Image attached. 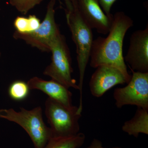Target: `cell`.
Masks as SVG:
<instances>
[{
  "label": "cell",
  "instance_id": "cell-15",
  "mask_svg": "<svg viewBox=\"0 0 148 148\" xmlns=\"http://www.w3.org/2000/svg\"><path fill=\"white\" fill-rule=\"evenodd\" d=\"M43 0H10V3L20 13L23 14L27 13L39 4Z\"/></svg>",
  "mask_w": 148,
  "mask_h": 148
},
{
  "label": "cell",
  "instance_id": "cell-3",
  "mask_svg": "<svg viewBox=\"0 0 148 148\" xmlns=\"http://www.w3.org/2000/svg\"><path fill=\"white\" fill-rule=\"evenodd\" d=\"M42 112L40 106L30 110L21 108L18 112L12 108L1 109L0 118L21 126L28 133L35 148H44L53 135L44 121Z\"/></svg>",
  "mask_w": 148,
  "mask_h": 148
},
{
  "label": "cell",
  "instance_id": "cell-18",
  "mask_svg": "<svg viewBox=\"0 0 148 148\" xmlns=\"http://www.w3.org/2000/svg\"><path fill=\"white\" fill-rule=\"evenodd\" d=\"M28 18L30 23V27H29L30 32L29 33H30L34 32L38 29L40 27L41 22H40L39 18L35 15H29Z\"/></svg>",
  "mask_w": 148,
  "mask_h": 148
},
{
  "label": "cell",
  "instance_id": "cell-6",
  "mask_svg": "<svg viewBox=\"0 0 148 148\" xmlns=\"http://www.w3.org/2000/svg\"><path fill=\"white\" fill-rule=\"evenodd\" d=\"M56 0H50L44 19L40 27L34 32L21 34L15 32L13 37L24 41L27 44L44 52H50L51 44L61 34L55 19L54 6Z\"/></svg>",
  "mask_w": 148,
  "mask_h": 148
},
{
  "label": "cell",
  "instance_id": "cell-11",
  "mask_svg": "<svg viewBox=\"0 0 148 148\" xmlns=\"http://www.w3.org/2000/svg\"><path fill=\"white\" fill-rule=\"evenodd\" d=\"M30 90L42 91L49 97L67 107H72V93L69 88L53 80L46 81L35 77L27 82Z\"/></svg>",
  "mask_w": 148,
  "mask_h": 148
},
{
  "label": "cell",
  "instance_id": "cell-5",
  "mask_svg": "<svg viewBox=\"0 0 148 148\" xmlns=\"http://www.w3.org/2000/svg\"><path fill=\"white\" fill-rule=\"evenodd\" d=\"M45 113L53 137H70L79 133V121L81 114L78 107H67L48 97Z\"/></svg>",
  "mask_w": 148,
  "mask_h": 148
},
{
  "label": "cell",
  "instance_id": "cell-19",
  "mask_svg": "<svg viewBox=\"0 0 148 148\" xmlns=\"http://www.w3.org/2000/svg\"><path fill=\"white\" fill-rule=\"evenodd\" d=\"M86 148H108L104 147L103 146L102 143L101 141L98 140V139H94L91 143H90V145L88 146ZM109 148H122L116 147Z\"/></svg>",
  "mask_w": 148,
  "mask_h": 148
},
{
  "label": "cell",
  "instance_id": "cell-12",
  "mask_svg": "<svg viewBox=\"0 0 148 148\" xmlns=\"http://www.w3.org/2000/svg\"><path fill=\"white\" fill-rule=\"evenodd\" d=\"M122 129L135 138H138L140 133L148 135V110L138 108L134 116L124 123Z\"/></svg>",
  "mask_w": 148,
  "mask_h": 148
},
{
  "label": "cell",
  "instance_id": "cell-2",
  "mask_svg": "<svg viewBox=\"0 0 148 148\" xmlns=\"http://www.w3.org/2000/svg\"><path fill=\"white\" fill-rule=\"evenodd\" d=\"M73 10H66V18L72 39L76 46L77 59L79 70V82L78 84L80 92L79 110L82 111V89L85 73L90 60V51L93 42L92 29L86 23L77 7L75 0H71Z\"/></svg>",
  "mask_w": 148,
  "mask_h": 148
},
{
  "label": "cell",
  "instance_id": "cell-17",
  "mask_svg": "<svg viewBox=\"0 0 148 148\" xmlns=\"http://www.w3.org/2000/svg\"><path fill=\"white\" fill-rule=\"evenodd\" d=\"M117 0H98L100 6L105 14L110 18H112L113 15L111 13L112 6Z\"/></svg>",
  "mask_w": 148,
  "mask_h": 148
},
{
  "label": "cell",
  "instance_id": "cell-7",
  "mask_svg": "<svg viewBox=\"0 0 148 148\" xmlns=\"http://www.w3.org/2000/svg\"><path fill=\"white\" fill-rule=\"evenodd\" d=\"M131 71L132 75L127 85L114 90L116 106L121 108L131 105L148 110V73Z\"/></svg>",
  "mask_w": 148,
  "mask_h": 148
},
{
  "label": "cell",
  "instance_id": "cell-13",
  "mask_svg": "<svg viewBox=\"0 0 148 148\" xmlns=\"http://www.w3.org/2000/svg\"><path fill=\"white\" fill-rule=\"evenodd\" d=\"M85 135L83 133L70 137H53L44 148H79L83 145Z\"/></svg>",
  "mask_w": 148,
  "mask_h": 148
},
{
  "label": "cell",
  "instance_id": "cell-8",
  "mask_svg": "<svg viewBox=\"0 0 148 148\" xmlns=\"http://www.w3.org/2000/svg\"><path fill=\"white\" fill-rule=\"evenodd\" d=\"M124 61L131 70L140 73H148V25L143 30L132 33Z\"/></svg>",
  "mask_w": 148,
  "mask_h": 148
},
{
  "label": "cell",
  "instance_id": "cell-1",
  "mask_svg": "<svg viewBox=\"0 0 148 148\" xmlns=\"http://www.w3.org/2000/svg\"><path fill=\"white\" fill-rule=\"evenodd\" d=\"M133 21L123 12L113 15L110 29L106 38L93 40L90 53V66L96 68L101 65L115 67L123 74L127 83L131 76L128 73L123 54L125 34L133 26Z\"/></svg>",
  "mask_w": 148,
  "mask_h": 148
},
{
  "label": "cell",
  "instance_id": "cell-16",
  "mask_svg": "<svg viewBox=\"0 0 148 148\" xmlns=\"http://www.w3.org/2000/svg\"><path fill=\"white\" fill-rule=\"evenodd\" d=\"M14 26L15 32L21 34H28L30 32V23L28 17L17 16L14 21Z\"/></svg>",
  "mask_w": 148,
  "mask_h": 148
},
{
  "label": "cell",
  "instance_id": "cell-20",
  "mask_svg": "<svg viewBox=\"0 0 148 148\" xmlns=\"http://www.w3.org/2000/svg\"><path fill=\"white\" fill-rule=\"evenodd\" d=\"M66 5V10L67 11L71 12L73 10V6L71 0H63Z\"/></svg>",
  "mask_w": 148,
  "mask_h": 148
},
{
  "label": "cell",
  "instance_id": "cell-10",
  "mask_svg": "<svg viewBox=\"0 0 148 148\" xmlns=\"http://www.w3.org/2000/svg\"><path fill=\"white\" fill-rule=\"evenodd\" d=\"M79 13L90 28L98 33L106 35L110 29L112 18L104 12L98 0H75Z\"/></svg>",
  "mask_w": 148,
  "mask_h": 148
},
{
  "label": "cell",
  "instance_id": "cell-4",
  "mask_svg": "<svg viewBox=\"0 0 148 148\" xmlns=\"http://www.w3.org/2000/svg\"><path fill=\"white\" fill-rule=\"evenodd\" d=\"M51 62L46 67L43 74L51 79L66 86L79 90L72 74L73 69L70 50L64 36L61 34L52 41L50 46Z\"/></svg>",
  "mask_w": 148,
  "mask_h": 148
},
{
  "label": "cell",
  "instance_id": "cell-14",
  "mask_svg": "<svg viewBox=\"0 0 148 148\" xmlns=\"http://www.w3.org/2000/svg\"><path fill=\"white\" fill-rule=\"evenodd\" d=\"M30 90L27 83L18 80L14 81L10 85L8 94L10 98L14 101H22L27 98Z\"/></svg>",
  "mask_w": 148,
  "mask_h": 148
},
{
  "label": "cell",
  "instance_id": "cell-21",
  "mask_svg": "<svg viewBox=\"0 0 148 148\" xmlns=\"http://www.w3.org/2000/svg\"><path fill=\"white\" fill-rule=\"evenodd\" d=\"M0 57H1V52H0Z\"/></svg>",
  "mask_w": 148,
  "mask_h": 148
},
{
  "label": "cell",
  "instance_id": "cell-9",
  "mask_svg": "<svg viewBox=\"0 0 148 148\" xmlns=\"http://www.w3.org/2000/svg\"><path fill=\"white\" fill-rule=\"evenodd\" d=\"M96 69L89 82L90 92L94 97H101L116 85L127 83L124 75L115 67L101 65Z\"/></svg>",
  "mask_w": 148,
  "mask_h": 148
}]
</instances>
